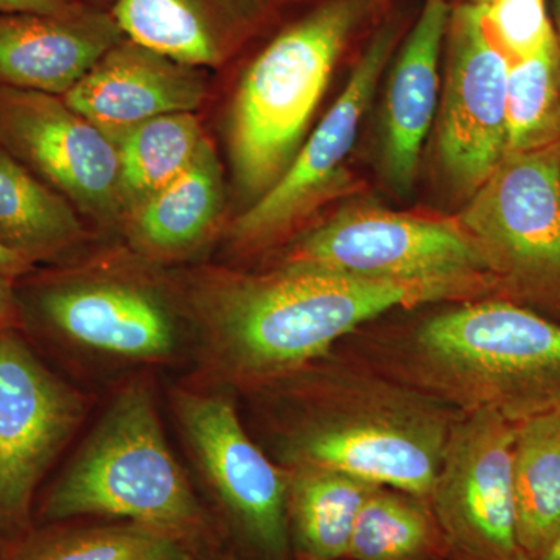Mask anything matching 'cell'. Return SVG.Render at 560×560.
I'll use <instances>...</instances> for the list:
<instances>
[{"mask_svg": "<svg viewBox=\"0 0 560 560\" xmlns=\"http://www.w3.org/2000/svg\"><path fill=\"white\" fill-rule=\"evenodd\" d=\"M0 147L84 212L124 210L116 140L60 95L0 86Z\"/></svg>", "mask_w": 560, "mask_h": 560, "instance_id": "cell-11", "label": "cell"}, {"mask_svg": "<svg viewBox=\"0 0 560 560\" xmlns=\"http://www.w3.org/2000/svg\"><path fill=\"white\" fill-rule=\"evenodd\" d=\"M11 278L0 275V331L9 330L14 316V296Z\"/></svg>", "mask_w": 560, "mask_h": 560, "instance_id": "cell-29", "label": "cell"}, {"mask_svg": "<svg viewBox=\"0 0 560 560\" xmlns=\"http://www.w3.org/2000/svg\"><path fill=\"white\" fill-rule=\"evenodd\" d=\"M374 0H326L280 32L242 79L231 117L238 189L257 201L301 149L335 66Z\"/></svg>", "mask_w": 560, "mask_h": 560, "instance_id": "cell-4", "label": "cell"}, {"mask_svg": "<svg viewBox=\"0 0 560 560\" xmlns=\"http://www.w3.org/2000/svg\"><path fill=\"white\" fill-rule=\"evenodd\" d=\"M448 548L430 501L377 486L357 517L349 560H441Z\"/></svg>", "mask_w": 560, "mask_h": 560, "instance_id": "cell-22", "label": "cell"}, {"mask_svg": "<svg viewBox=\"0 0 560 560\" xmlns=\"http://www.w3.org/2000/svg\"><path fill=\"white\" fill-rule=\"evenodd\" d=\"M49 522L95 515L138 523L186 544L206 517L145 388L117 397L40 508Z\"/></svg>", "mask_w": 560, "mask_h": 560, "instance_id": "cell-5", "label": "cell"}, {"mask_svg": "<svg viewBox=\"0 0 560 560\" xmlns=\"http://www.w3.org/2000/svg\"><path fill=\"white\" fill-rule=\"evenodd\" d=\"M32 267L33 265L28 264L24 257L7 248V246L0 242V275L16 279L20 278V276L27 275V272L32 270Z\"/></svg>", "mask_w": 560, "mask_h": 560, "instance_id": "cell-28", "label": "cell"}, {"mask_svg": "<svg viewBox=\"0 0 560 560\" xmlns=\"http://www.w3.org/2000/svg\"><path fill=\"white\" fill-rule=\"evenodd\" d=\"M448 0H425L389 72L383 108V171L397 194L415 186L423 140L440 94V60L451 18Z\"/></svg>", "mask_w": 560, "mask_h": 560, "instance_id": "cell-17", "label": "cell"}, {"mask_svg": "<svg viewBox=\"0 0 560 560\" xmlns=\"http://www.w3.org/2000/svg\"><path fill=\"white\" fill-rule=\"evenodd\" d=\"M283 264L311 265L352 278L436 282L500 298L480 243L458 219L353 209L308 232Z\"/></svg>", "mask_w": 560, "mask_h": 560, "instance_id": "cell-7", "label": "cell"}, {"mask_svg": "<svg viewBox=\"0 0 560 560\" xmlns=\"http://www.w3.org/2000/svg\"><path fill=\"white\" fill-rule=\"evenodd\" d=\"M452 560H464V559H452Z\"/></svg>", "mask_w": 560, "mask_h": 560, "instance_id": "cell-34", "label": "cell"}, {"mask_svg": "<svg viewBox=\"0 0 560 560\" xmlns=\"http://www.w3.org/2000/svg\"><path fill=\"white\" fill-rule=\"evenodd\" d=\"M552 11V25L560 39V0H550Z\"/></svg>", "mask_w": 560, "mask_h": 560, "instance_id": "cell-31", "label": "cell"}, {"mask_svg": "<svg viewBox=\"0 0 560 560\" xmlns=\"http://www.w3.org/2000/svg\"><path fill=\"white\" fill-rule=\"evenodd\" d=\"M83 416V404L13 330L0 331V523L24 528L36 486Z\"/></svg>", "mask_w": 560, "mask_h": 560, "instance_id": "cell-12", "label": "cell"}, {"mask_svg": "<svg viewBox=\"0 0 560 560\" xmlns=\"http://www.w3.org/2000/svg\"><path fill=\"white\" fill-rule=\"evenodd\" d=\"M452 5H456V3H467V5H488V3L492 2V0H448Z\"/></svg>", "mask_w": 560, "mask_h": 560, "instance_id": "cell-32", "label": "cell"}, {"mask_svg": "<svg viewBox=\"0 0 560 560\" xmlns=\"http://www.w3.org/2000/svg\"><path fill=\"white\" fill-rule=\"evenodd\" d=\"M316 377L301 416L280 436L287 469L337 470L429 500L463 412L360 361Z\"/></svg>", "mask_w": 560, "mask_h": 560, "instance_id": "cell-3", "label": "cell"}, {"mask_svg": "<svg viewBox=\"0 0 560 560\" xmlns=\"http://www.w3.org/2000/svg\"><path fill=\"white\" fill-rule=\"evenodd\" d=\"M536 560H560V537L552 541L550 548Z\"/></svg>", "mask_w": 560, "mask_h": 560, "instance_id": "cell-30", "label": "cell"}, {"mask_svg": "<svg viewBox=\"0 0 560 560\" xmlns=\"http://www.w3.org/2000/svg\"><path fill=\"white\" fill-rule=\"evenodd\" d=\"M205 94L197 68L124 38L62 98L117 142L154 117L191 113Z\"/></svg>", "mask_w": 560, "mask_h": 560, "instance_id": "cell-14", "label": "cell"}, {"mask_svg": "<svg viewBox=\"0 0 560 560\" xmlns=\"http://www.w3.org/2000/svg\"><path fill=\"white\" fill-rule=\"evenodd\" d=\"M290 541L302 560H341L371 482L315 467L285 469Z\"/></svg>", "mask_w": 560, "mask_h": 560, "instance_id": "cell-18", "label": "cell"}, {"mask_svg": "<svg viewBox=\"0 0 560 560\" xmlns=\"http://www.w3.org/2000/svg\"><path fill=\"white\" fill-rule=\"evenodd\" d=\"M81 235L68 198L0 147V242L33 265L60 256Z\"/></svg>", "mask_w": 560, "mask_h": 560, "instance_id": "cell-19", "label": "cell"}, {"mask_svg": "<svg viewBox=\"0 0 560 560\" xmlns=\"http://www.w3.org/2000/svg\"><path fill=\"white\" fill-rule=\"evenodd\" d=\"M364 349L368 368L459 412L560 411V323L503 298L448 302Z\"/></svg>", "mask_w": 560, "mask_h": 560, "instance_id": "cell-2", "label": "cell"}, {"mask_svg": "<svg viewBox=\"0 0 560 560\" xmlns=\"http://www.w3.org/2000/svg\"><path fill=\"white\" fill-rule=\"evenodd\" d=\"M514 500L518 545L536 560L560 537V411L518 423Z\"/></svg>", "mask_w": 560, "mask_h": 560, "instance_id": "cell-20", "label": "cell"}, {"mask_svg": "<svg viewBox=\"0 0 560 560\" xmlns=\"http://www.w3.org/2000/svg\"><path fill=\"white\" fill-rule=\"evenodd\" d=\"M482 300L467 287L352 278L282 264L264 275H226L201 296L217 361L245 382L285 381L330 355L342 338L393 311Z\"/></svg>", "mask_w": 560, "mask_h": 560, "instance_id": "cell-1", "label": "cell"}, {"mask_svg": "<svg viewBox=\"0 0 560 560\" xmlns=\"http://www.w3.org/2000/svg\"><path fill=\"white\" fill-rule=\"evenodd\" d=\"M205 138L191 113L165 114L131 128L117 139L120 198L135 212L189 167Z\"/></svg>", "mask_w": 560, "mask_h": 560, "instance_id": "cell-23", "label": "cell"}, {"mask_svg": "<svg viewBox=\"0 0 560 560\" xmlns=\"http://www.w3.org/2000/svg\"><path fill=\"white\" fill-rule=\"evenodd\" d=\"M438 153L448 183L470 198L506 153L510 65L482 27V5H452Z\"/></svg>", "mask_w": 560, "mask_h": 560, "instance_id": "cell-9", "label": "cell"}, {"mask_svg": "<svg viewBox=\"0 0 560 560\" xmlns=\"http://www.w3.org/2000/svg\"><path fill=\"white\" fill-rule=\"evenodd\" d=\"M223 184L208 140L178 178L132 212V235L154 253H176L195 245L219 217Z\"/></svg>", "mask_w": 560, "mask_h": 560, "instance_id": "cell-21", "label": "cell"}, {"mask_svg": "<svg viewBox=\"0 0 560 560\" xmlns=\"http://www.w3.org/2000/svg\"><path fill=\"white\" fill-rule=\"evenodd\" d=\"M43 318L70 341L124 359L154 360L176 345L171 313L147 291L125 283H65L43 290Z\"/></svg>", "mask_w": 560, "mask_h": 560, "instance_id": "cell-15", "label": "cell"}, {"mask_svg": "<svg viewBox=\"0 0 560 560\" xmlns=\"http://www.w3.org/2000/svg\"><path fill=\"white\" fill-rule=\"evenodd\" d=\"M400 33V21H389L372 36L345 91L307 142L301 145L282 178L235 221L232 241L241 248L260 249L279 241L340 187L345 162L355 145L361 120L370 108Z\"/></svg>", "mask_w": 560, "mask_h": 560, "instance_id": "cell-10", "label": "cell"}, {"mask_svg": "<svg viewBox=\"0 0 560 560\" xmlns=\"http://www.w3.org/2000/svg\"><path fill=\"white\" fill-rule=\"evenodd\" d=\"M456 219L480 243L500 298L560 318V143L504 153Z\"/></svg>", "mask_w": 560, "mask_h": 560, "instance_id": "cell-6", "label": "cell"}, {"mask_svg": "<svg viewBox=\"0 0 560 560\" xmlns=\"http://www.w3.org/2000/svg\"><path fill=\"white\" fill-rule=\"evenodd\" d=\"M517 425L485 410L463 412L453 425L429 499L448 559L529 560L515 522Z\"/></svg>", "mask_w": 560, "mask_h": 560, "instance_id": "cell-8", "label": "cell"}, {"mask_svg": "<svg viewBox=\"0 0 560 560\" xmlns=\"http://www.w3.org/2000/svg\"><path fill=\"white\" fill-rule=\"evenodd\" d=\"M178 415L191 451L235 528L265 559L285 560L287 471L250 441L224 397L183 394Z\"/></svg>", "mask_w": 560, "mask_h": 560, "instance_id": "cell-13", "label": "cell"}, {"mask_svg": "<svg viewBox=\"0 0 560 560\" xmlns=\"http://www.w3.org/2000/svg\"><path fill=\"white\" fill-rule=\"evenodd\" d=\"M10 560H191L186 544L162 530L124 522L51 528L22 541Z\"/></svg>", "mask_w": 560, "mask_h": 560, "instance_id": "cell-24", "label": "cell"}, {"mask_svg": "<svg viewBox=\"0 0 560 560\" xmlns=\"http://www.w3.org/2000/svg\"><path fill=\"white\" fill-rule=\"evenodd\" d=\"M114 2H116V0H114Z\"/></svg>", "mask_w": 560, "mask_h": 560, "instance_id": "cell-35", "label": "cell"}, {"mask_svg": "<svg viewBox=\"0 0 560 560\" xmlns=\"http://www.w3.org/2000/svg\"><path fill=\"white\" fill-rule=\"evenodd\" d=\"M482 27L510 68L528 60L556 35L547 0H492L482 5Z\"/></svg>", "mask_w": 560, "mask_h": 560, "instance_id": "cell-26", "label": "cell"}, {"mask_svg": "<svg viewBox=\"0 0 560 560\" xmlns=\"http://www.w3.org/2000/svg\"><path fill=\"white\" fill-rule=\"evenodd\" d=\"M342 560V559H341ZM349 560V559H348Z\"/></svg>", "mask_w": 560, "mask_h": 560, "instance_id": "cell-36", "label": "cell"}, {"mask_svg": "<svg viewBox=\"0 0 560 560\" xmlns=\"http://www.w3.org/2000/svg\"><path fill=\"white\" fill-rule=\"evenodd\" d=\"M506 124V153L560 143L558 33L528 60L511 66L508 72Z\"/></svg>", "mask_w": 560, "mask_h": 560, "instance_id": "cell-25", "label": "cell"}, {"mask_svg": "<svg viewBox=\"0 0 560 560\" xmlns=\"http://www.w3.org/2000/svg\"><path fill=\"white\" fill-rule=\"evenodd\" d=\"M90 7L77 0H0V13H31L44 16L70 18Z\"/></svg>", "mask_w": 560, "mask_h": 560, "instance_id": "cell-27", "label": "cell"}, {"mask_svg": "<svg viewBox=\"0 0 560 560\" xmlns=\"http://www.w3.org/2000/svg\"><path fill=\"white\" fill-rule=\"evenodd\" d=\"M125 38L110 11L0 13V86L65 95Z\"/></svg>", "mask_w": 560, "mask_h": 560, "instance_id": "cell-16", "label": "cell"}, {"mask_svg": "<svg viewBox=\"0 0 560 560\" xmlns=\"http://www.w3.org/2000/svg\"><path fill=\"white\" fill-rule=\"evenodd\" d=\"M219 560H237V559L232 558V556H224V558H221Z\"/></svg>", "mask_w": 560, "mask_h": 560, "instance_id": "cell-33", "label": "cell"}]
</instances>
